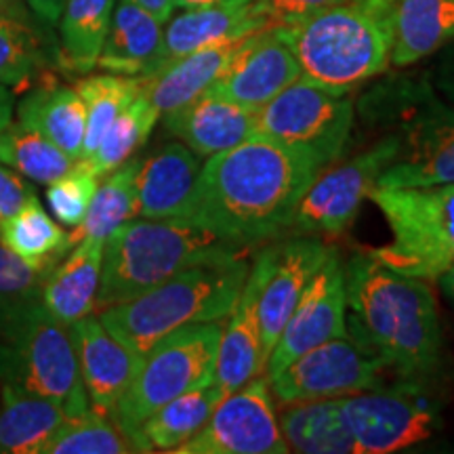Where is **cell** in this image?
<instances>
[{
  "mask_svg": "<svg viewBox=\"0 0 454 454\" xmlns=\"http://www.w3.org/2000/svg\"><path fill=\"white\" fill-rule=\"evenodd\" d=\"M278 425L291 452L357 454L354 435L340 412V397L284 404Z\"/></svg>",
  "mask_w": 454,
  "mask_h": 454,
  "instance_id": "cell-28",
  "label": "cell"
},
{
  "mask_svg": "<svg viewBox=\"0 0 454 454\" xmlns=\"http://www.w3.org/2000/svg\"><path fill=\"white\" fill-rule=\"evenodd\" d=\"M30 9L47 24H57L64 13L66 0H27Z\"/></svg>",
  "mask_w": 454,
  "mask_h": 454,
  "instance_id": "cell-44",
  "label": "cell"
},
{
  "mask_svg": "<svg viewBox=\"0 0 454 454\" xmlns=\"http://www.w3.org/2000/svg\"><path fill=\"white\" fill-rule=\"evenodd\" d=\"M17 121L36 129L74 160L82 158L87 107L74 87L49 84L30 90L17 106Z\"/></svg>",
  "mask_w": 454,
  "mask_h": 454,
  "instance_id": "cell-29",
  "label": "cell"
},
{
  "mask_svg": "<svg viewBox=\"0 0 454 454\" xmlns=\"http://www.w3.org/2000/svg\"><path fill=\"white\" fill-rule=\"evenodd\" d=\"M175 9H196V7H204V4H213L219 3V0H173Z\"/></svg>",
  "mask_w": 454,
  "mask_h": 454,
  "instance_id": "cell-48",
  "label": "cell"
},
{
  "mask_svg": "<svg viewBox=\"0 0 454 454\" xmlns=\"http://www.w3.org/2000/svg\"><path fill=\"white\" fill-rule=\"evenodd\" d=\"M444 49L446 51L444 55H442V59L438 61V66H435L431 82H434L435 90H440L446 98V101H450L454 106V43H450Z\"/></svg>",
  "mask_w": 454,
  "mask_h": 454,
  "instance_id": "cell-43",
  "label": "cell"
},
{
  "mask_svg": "<svg viewBox=\"0 0 454 454\" xmlns=\"http://www.w3.org/2000/svg\"><path fill=\"white\" fill-rule=\"evenodd\" d=\"M0 242L43 274L70 251V234L51 219L36 196L0 223Z\"/></svg>",
  "mask_w": 454,
  "mask_h": 454,
  "instance_id": "cell-31",
  "label": "cell"
},
{
  "mask_svg": "<svg viewBox=\"0 0 454 454\" xmlns=\"http://www.w3.org/2000/svg\"><path fill=\"white\" fill-rule=\"evenodd\" d=\"M357 107L397 141V154L379 187L454 184V106L440 98L429 76L389 78Z\"/></svg>",
  "mask_w": 454,
  "mask_h": 454,
  "instance_id": "cell-4",
  "label": "cell"
},
{
  "mask_svg": "<svg viewBox=\"0 0 454 454\" xmlns=\"http://www.w3.org/2000/svg\"><path fill=\"white\" fill-rule=\"evenodd\" d=\"M87 107V133H84L82 158L93 156L101 137L114 118L141 93V78L118 76V74H101V76H84L74 84Z\"/></svg>",
  "mask_w": 454,
  "mask_h": 454,
  "instance_id": "cell-36",
  "label": "cell"
},
{
  "mask_svg": "<svg viewBox=\"0 0 454 454\" xmlns=\"http://www.w3.org/2000/svg\"><path fill=\"white\" fill-rule=\"evenodd\" d=\"M301 78L348 95L391 66L387 0H345L286 26Z\"/></svg>",
  "mask_w": 454,
  "mask_h": 454,
  "instance_id": "cell-5",
  "label": "cell"
},
{
  "mask_svg": "<svg viewBox=\"0 0 454 454\" xmlns=\"http://www.w3.org/2000/svg\"><path fill=\"white\" fill-rule=\"evenodd\" d=\"M158 121H160V112L152 106V101L144 93H139L114 118V122L101 137L98 150L84 162L98 177H106L114 168L130 160V156L150 137Z\"/></svg>",
  "mask_w": 454,
  "mask_h": 454,
  "instance_id": "cell-35",
  "label": "cell"
},
{
  "mask_svg": "<svg viewBox=\"0 0 454 454\" xmlns=\"http://www.w3.org/2000/svg\"><path fill=\"white\" fill-rule=\"evenodd\" d=\"M13 112H15V99H13V93L4 87V84H0V133H3L4 127L13 121Z\"/></svg>",
  "mask_w": 454,
  "mask_h": 454,
  "instance_id": "cell-46",
  "label": "cell"
},
{
  "mask_svg": "<svg viewBox=\"0 0 454 454\" xmlns=\"http://www.w3.org/2000/svg\"><path fill=\"white\" fill-rule=\"evenodd\" d=\"M247 38L213 44L170 61L150 76L141 78V93L152 101L160 116L190 104L217 82Z\"/></svg>",
  "mask_w": 454,
  "mask_h": 454,
  "instance_id": "cell-24",
  "label": "cell"
},
{
  "mask_svg": "<svg viewBox=\"0 0 454 454\" xmlns=\"http://www.w3.org/2000/svg\"><path fill=\"white\" fill-rule=\"evenodd\" d=\"M348 328L371 343L400 379L425 381L442 364V322L427 280L387 268L371 251L345 263Z\"/></svg>",
  "mask_w": 454,
  "mask_h": 454,
  "instance_id": "cell-2",
  "label": "cell"
},
{
  "mask_svg": "<svg viewBox=\"0 0 454 454\" xmlns=\"http://www.w3.org/2000/svg\"><path fill=\"white\" fill-rule=\"evenodd\" d=\"M162 116L164 129L200 158H211L238 145L253 135L254 122V112L208 90Z\"/></svg>",
  "mask_w": 454,
  "mask_h": 454,
  "instance_id": "cell-22",
  "label": "cell"
},
{
  "mask_svg": "<svg viewBox=\"0 0 454 454\" xmlns=\"http://www.w3.org/2000/svg\"><path fill=\"white\" fill-rule=\"evenodd\" d=\"M164 26L156 70L194 51L247 38L274 24L261 0H219L204 7L184 9V13L173 15Z\"/></svg>",
  "mask_w": 454,
  "mask_h": 454,
  "instance_id": "cell-19",
  "label": "cell"
},
{
  "mask_svg": "<svg viewBox=\"0 0 454 454\" xmlns=\"http://www.w3.org/2000/svg\"><path fill=\"white\" fill-rule=\"evenodd\" d=\"M104 244L99 240H82L70 248L44 276L41 286V303L55 320L70 326L81 317L93 314L101 284V261Z\"/></svg>",
  "mask_w": 454,
  "mask_h": 454,
  "instance_id": "cell-25",
  "label": "cell"
},
{
  "mask_svg": "<svg viewBox=\"0 0 454 454\" xmlns=\"http://www.w3.org/2000/svg\"><path fill=\"white\" fill-rule=\"evenodd\" d=\"M301 78L286 26H270L244 41L208 93L257 112Z\"/></svg>",
  "mask_w": 454,
  "mask_h": 454,
  "instance_id": "cell-16",
  "label": "cell"
},
{
  "mask_svg": "<svg viewBox=\"0 0 454 454\" xmlns=\"http://www.w3.org/2000/svg\"><path fill=\"white\" fill-rule=\"evenodd\" d=\"M391 66L408 67L454 43V0H387Z\"/></svg>",
  "mask_w": 454,
  "mask_h": 454,
  "instance_id": "cell-26",
  "label": "cell"
},
{
  "mask_svg": "<svg viewBox=\"0 0 454 454\" xmlns=\"http://www.w3.org/2000/svg\"><path fill=\"white\" fill-rule=\"evenodd\" d=\"M116 0H66L59 17V64L66 72L89 74L98 67Z\"/></svg>",
  "mask_w": 454,
  "mask_h": 454,
  "instance_id": "cell-32",
  "label": "cell"
},
{
  "mask_svg": "<svg viewBox=\"0 0 454 454\" xmlns=\"http://www.w3.org/2000/svg\"><path fill=\"white\" fill-rule=\"evenodd\" d=\"M320 170L325 168L303 152L248 135L202 162L181 217L251 248L288 230L294 208Z\"/></svg>",
  "mask_w": 454,
  "mask_h": 454,
  "instance_id": "cell-1",
  "label": "cell"
},
{
  "mask_svg": "<svg viewBox=\"0 0 454 454\" xmlns=\"http://www.w3.org/2000/svg\"><path fill=\"white\" fill-rule=\"evenodd\" d=\"M248 271L247 253L202 261L137 297L101 309L98 317L141 360L158 340L179 328L227 320Z\"/></svg>",
  "mask_w": 454,
  "mask_h": 454,
  "instance_id": "cell-3",
  "label": "cell"
},
{
  "mask_svg": "<svg viewBox=\"0 0 454 454\" xmlns=\"http://www.w3.org/2000/svg\"><path fill=\"white\" fill-rule=\"evenodd\" d=\"M164 24L133 0H116L98 67L118 76L145 78L158 67Z\"/></svg>",
  "mask_w": 454,
  "mask_h": 454,
  "instance_id": "cell-23",
  "label": "cell"
},
{
  "mask_svg": "<svg viewBox=\"0 0 454 454\" xmlns=\"http://www.w3.org/2000/svg\"><path fill=\"white\" fill-rule=\"evenodd\" d=\"M357 454H389L423 444L442 429L440 402L419 379L340 397Z\"/></svg>",
  "mask_w": 454,
  "mask_h": 454,
  "instance_id": "cell-11",
  "label": "cell"
},
{
  "mask_svg": "<svg viewBox=\"0 0 454 454\" xmlns=\"http://www.w3.org/2000/svg\"><path fill=\"white\" fill-rule=\"evenodd\" d=\"M345 0H261L274 26H294Z\"/></svg>",
  "mask_w": 454,
  "mask_h": 454,
  "instance_id": "cell-41",
  "label": "cell"
},
{
  "mask_svg": "<svg viewBox=\"0 0 454 454\" xmlns=\"http://www.w3.org/2000/svg\"><path fill=\"white\" fill-rule=\"evenodd\" d=\"M133 3L139 4L141 9H145L147 13L154 15L156 20H160L162 24H167V21L175 13L173 0H133Z\"/></svg>",
  "mask_w": 454,
  "mask_h": 454,
  "instance_id": "cell-45",
  "label": "cell"
},
{
  "mask_svg": "<svg viewBox=\"0 0 454 454\" xmlns=\"http://www.w3.org/2000/svg\"><path fill=\"white\" fill-rule=\"evenodd\" d=\"M440 282H442V288H444L446 297L454 303V263L440 276Z\"/></svg>",
  "mask_w": 454,
  "mask_h": 454,
  "instance_id": "cell-47",
  "label": "cell"
},
{
  "mask_svg": "<svg viewBox=\"0 0 454 454\" xmlns=\"http://www.w3.org/2000/svg\"><path fill=\"white\" fill-rule=\"evenodd\" d=\"M354 121L356 106L348 95L299 78L254 112L253 135L303 152L326 168L348 147Z\"/></svg>",
  "mask_w": 454,
  "mask_h": 454,
  "instance_id": "cell-10",
  "label": "cell"
},
{
  "mask_svg": "<svg viewBox=\"0 0 454 454\" xmlns=\"http://www.w3.org/2000/svg\"><path fill=\"white\" fill-rule=\"evenodd\" d=\"M36 196L26 177L15 173L13 168L0 164V223L11 215L20 211L27 200Z\"/></svg>",
  "mask_w": 454,
  "mask_h": 454,
  "instance_id": "cell-42",
  "label": "cell"
},
{
  "mask_svg": "<svg viewBox=\"0 0 454 454\" xmlns=\"http://www.w3.org/2000/svg\"><path fill=\"white\" fill-rule=\"evenodd\" d=\"M74 162L53 141L20 121H11L0 133V164L36 184L49 185L67 173Z\"/></svg>",
  "mask_w": 454,
  "mask_h": 454,
  "instance_id": "cell-34",
  "label": "cell"
},
{
  "mask_svg": "<svg viewBox=\"0 0 454 454\" xmlns=\"http://www.w3.org/2000/svg\"><path fill=\"white\" fill-rule=\"evenodd\" d=\"M389 371L385 357L348 328L343 337L316 345L294 357L278 377L271 379L270 389L280 406L293 402L331 400L385 385V374Z\"/></svg>",
  "mask_w": 454,
  "mask_h": 454,
  "instance_id": "cell-12",
  "label": "cell"
},
{
  "mask_svg": "<svg viewBox=\"0 0 454 454\" xmlns=\"http://www.w3.org/2000/svg\"><path fill=\"white\" fill-rule=\"evenodd\" d=\"M175 454H286L270 381L257 374L225 395L194 438Z\"/></svg>",
  "mask_w": 454,
  "mask_h": 454,
  "instance_id": "cell-14",
  "label": "cell"
},
{
  "mask_svg": "<svg viewBox=\"0 0 454 454\" xmlns=\"http://www.w3.org/2000/svg\"><path fill=\"white\" fill-rule=\"evenodd\" d=\"M67 328L76 348L89 404L95 412L112 417L118 400L137 374L141 360L101 325L98 316H84Z\"/></svg>",
  "mask_w": 454,
  "mask_h": 454,
  "instance_id": "cell-20",
  "label": "cell"
},
{
  "mask_svg": "<svg viewBox=\"0 0 454 454\" xmlns=\"http://www.w3.org/2000/svg\"><path fill=\"white\" fill-rule=\"evenodd\" d=\"M200 168L202 158L185 144H168L145 160H137V170H135L137 217H181Z\"/></svg>",
  "mask_w": 454,
  "mask_h": 454,
  "instance_id": "cell-21",
  "label": "cell"
},
{
  "mask_svg": "<svg viewBox=\"0 0 454 454\" xmlns=\"http://www.w3.org/2000/svg\"><path fill=\"white\" fill-rule=\"evenodd\" d=\"M0 379L53 400L67 417L93 411L70 328L43 308L41 297L0 309Z\"/></svg>",
  "mask_w": 454,
  "mask_h": 454,
  "instance_id": "cell-7",
  "label": "cell"
},
{
  "mask_svg": "<svg viewBox=\"0 0 454 454\" xmlns=\"http://www.w3.org/2000/svg\"><path fill=\"white\" fill-rule=\"evenodd\" d=\"M395 154L397 141L385 133L368 150L325 173L320 170L294 208L288 230L299 236H340L348 231Z\"/></svg>",
  "mask_w": 454,
  "mask_h": 454,
  "instance_id": "cell-13",
  "label": "cell"
},
{
  "mask_svg": "<svg viewBox=\"0 0 454 454\" xmlns=\"http://www.w3.org/2000/svg\"><path fill=\"white\" fill-rule=\"evenodd\" d=\"M394 240L371 251L400 274L434 280L454 263V184L374 187L368 196Z\"/></svg>",
  "mask_w": 454,
  "mask_h": 454,
  "instance_id": "cell-8",
  "label": "cell"
},
{
  "mask_svg": "<svg viewBox=\"0 0 454 454\" xmlns=\"http://www.w3.org/2000/svg\"><path fill=\"white\" fill-rule=\"evenodd\" d=\"M270 263L271 244L254 257L236 308L227 316L223 331H221L213 385L223 397L240 389L257 374H263L265 364L263 345H261L259 293L265 278H268Z\"/></svg>",
  "mask_w": 454,
  "mask_h": 454,
  "instance_id": "cell-18",
  "label": "cell"
},
{
  "mask_svg": "<svg viewBox=\"0 0 454 454\" xmlns=\"http://www.w3.org/2000/svg\"><path fill=\"white\" fill-rule=\"evenodd\" d=\"M7 3H9V0H0V9H3Z\"/></svg>",
  "mask_w": 454,
  "mask_h": 454,
  "instance_id": "cell-49",
  "label": "cell"
},
{
  "mask_svg": "<svg viewBox=\"0 0 454 454\" xmlns=\"http://www.w3.org/2000/svg\"><path fill=\"white\" fill-rule=\"evenodd\" d=\"M44 64L38 34L15 17L0 15V84L21 87Z\"/></svg>",
  "mask_w": 454,
  "mask_h": 454,
  "instance_id": "cell-38",
  "label": "cell"
},
{
  "mask_svg": "<svg viewBox=\"0 0 454 454\" xmlns=\"http://www.w3.org/2000/svg\"><path fill=\"white\" fill-rule=\"evenodd\" d=\"M221 331V322L184 326L141 357L137 374L110 417L130 444L139 425L158 408L185 391L213 383Z\"/></svg>",
  "mask_w": 454,
  "mask_h": 454,
  "instance_id": "cell-9",
  "label": "cell"
},
{
  "mask_svg": "<svg viewBox=\"0 0 454 454\" xmlns=\"http://www.w3.org/2000/svg\"><path fill=\"white\" fill-rule=\"evenodd\" d=\"M221 400L223 395L219 389L208 383L167 402L139 425L133 438L135 452H173L175 448L194 438Z\"/></svg>",
  "mask_w": 454,
  "mask_h": 454,
  "instance_id": "cell-30",
  "label": "cell"
},
{
  "mask_svg": "<svg viewBox=\"0 0 454 454\" xmlns=\"http://www.w3.org/2000/svg\"><path fill=\"white\" fill-rule=\"evenodd\" d=\"M99 177L84 160H76L67 173L47 185V202L59 223L76 227L89 211Z\"/></svg>",
  "mask_w": 454,
  "mask_h": 454,
  "instance_id": "cell-39",
  "label": "cell"
},
{
  "mask_svg": "<svg viewBox=\"0 0 454 454\" xmlns=\"http://www.w3.org/2000/svg\"><path fill=\"white\" fill-rule=\"evenodd\" d=\"M66 421V411L53 400L3 383L0 454H43Z\"/></svg>",
  "mask_w": 454,
  "mask_h": 454,
  "instance_id": "cell-27",
  "label": "cell"
},
{
  "mask_svg": "<svg viewBox=\"0 0 454 454\" xmlns=\"http://www.w3.org/2000/svg\"><path fill=\"white\" fill-rule=\"evenodd\" d=\"M247 251L185 217L130 219L104 244L95 309L137 297L202 261Z\"/></svg>",
  "mask_w": 454,
  "mask_h": 454,
  "instance_id": "cell-6",
  "label": "cell"
},
{
  "mask_svg": "<svg viewBox=\"0 0 454 454\" xmlns=\"http://www.w3.org/2000/svg\"><path fill=\"white\" fill-rule=\"evenodd\" d=\"M348 333V291H345V263L337 248L331 247L325 263L316 271L265 364V379L278 377L294 357L316 345L343 337Z\"/></svg>",
  "mask_w": 454,
  "mask_h": 454,
  "instance_id": "cell-15",
  "label": "cell"
},
{
  "mask_svg": "<svg viewBox=\"0 0 454 454\" xmlns=\"http://www.w3.org/2000/svg\"><path fill=\"white\" fill-rule=\"evenodd\" d=\"M44 276L47 274L32 270L0 242V309L41 297Z\"/></svg>",
  "mask_w": 454,
  "mask_h": 454,
  "instance_id": "cell-40",
  "label": "cell"
},
{
  "mask_svg": "<svg viewBox=\"0 0 454 454\" xmlns=\"http://www.w3.org/2000/svg\"><path fill=\"white\" fill-rule=\"evenodd\" d=\"M328 251L331 247H326L317 236H297L271 244L270 271L259 293L263 364H268L271 349L286 326L294 305L325 263Z\"/></svg>",
  "mask_w": 454,
  "mask_h": 454,
  "instance_id": "cell-17",
  "label": "cell"
},
{
  "mask_svg": "<svg viewBox=\"0 0 454 454\" xmlns=\"http://www.w3.org/2000/svg\"><path fill=\"white\" fill-rule=\"evenodd\" d=\"M135 452L127 435L114 425L110 417L89 411L67 417L43 454H127Z\"/></svg>",
  "mask_w": 454,
  "mask_h": 454,
  "instance_id": "cell-37",
  "label": "cell"
},
{
  "mask_svg": "<svg viewBox=\"0 0 454 454\" xmlns=\"http://www.w3.org/2000/svg\"><path fill=\"white\" fill-rule=\"evenodd\" d=\"M135 170L137 160H127L98 185L89 211L81 223L70 231V248L82 240L106 242L118 227L137 217V196H135Z\"/></svg>",
  "mask_w": 454,
  "mask_h": 454,
  "instance_id": "cell-33",
  "label": "cell"
}]
</instances>
